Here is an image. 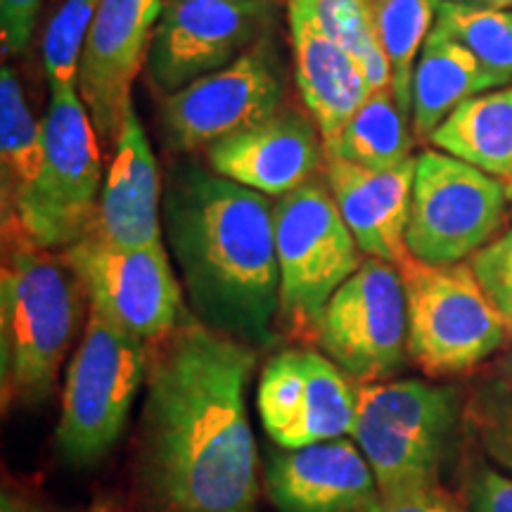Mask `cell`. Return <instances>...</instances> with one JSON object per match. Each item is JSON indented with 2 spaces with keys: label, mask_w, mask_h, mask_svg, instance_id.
I'll return each mask as SVG.
<instances>
[{
  "label": "cell",
  "mask_w": 512,
  "mask_h": 512,
  "mask_svg": "<svg viewBox=\"0 0 512 512\" xmlns=\"http://www.w3.org/2000/svg\"><path fill=\"white\" fill-rule=\"evenodd\" d=\"M256 349L195 318L150 347L140 413L136 512H256L247 413Z\"/></svg>",
  "instance_id": "1"
},
{
  "label": "cell",
  "mask_w": 512,
  "mask_h": 512,
  "mask_svg": "<svg viewBox=\"0 0 512 512\" xmlns=\"http://www.w3.org/2000/svg\"><path fill=\"white\" fill-rule=\"evenodd\" d=\"M162 216L197 320L254 349L271 347L280 271L266 195L200 166H176Z\"/></svg>",
  "instance_id": "2"
},
{
  "label": "cell",
  "mask_w": 512,
  "mask_h": 512,
  "mask_svg": "<svg viewBox=\"0 0 512 512\" xmlns=\"http://www.w3.org/2000/svg\"><path fill=\"white\" fill-rule=\"evenodd\" d=\"M0 275V380L5 406H38L53 394L81 318L83 287L64 256L5 226Z\"/></svg>",
  "instance_id": "3"
},
{
  "label": "cell",
  "mask_w": 512,
  "mask_h": 512,
  "mask_svg": "<svg viewBox=\"0 0 512 512\" xmlns=\"http://www.w3.org/2000/svg\"><path fill=\"white\" fill-rule=\"evenodd\" d=\"M460 420V396L422 380L356 382L351 439L373 467L382 498L418 494L439 484Z\"/></svg>",
  "instance_id": "4"
},
{
  "label": "cell",
  "mask_w": 512,
  "mask_h": 512,
  "mask_svg": "<svg viewBox=\"0 0 512 512\" xmlns=\"http://www.w3.org/2000/svg\"><path fill=\"white\" fill-rule=\"evenodd\" d=\"M41 124V169L34 183L8 204L10 221L5 226L53 252L76 245L91 228L102 190V157L79 88H50Z\"/></svg>",
  "instance_id": "5"
},
{
  "label": "cell",
  "mask_w": 512,
  "mask_h": 512,
  "mask_svg": "<svg viewBox=\"0 0 512 512\" xmlns=\"http://www.w3.org/2000/svg\"><path fill=\"white\" fill-rule=\"evenodd\" d=\"M408 302V356L422 373L451 377L482 366L512 335V318L479 283L472 264L399 266Z\"/></svg>",
  "instance_id": "6"
},
{
  "label": "cell",
  "mask_w": 512,
  "mask_h": 512,
  "mask_svg": "<svg viewBox=\"0 0 512 512\" xmlns=\"http://www.w3.org/2000/svg\"><path fill=\"white\" fill-rule=\"evenodd\" d=\"M150 347L88 306L83 339L67 368L57 448L69 463L93 465L124 432L147 380Z\"/></svg>",
  "instance_id": "7"
},
{
  "label": "cell",
  "mask_w": 512,
  "mask_h": 512,
  "mask_svg": "<svg viewBox=\"0 0 512 512\" xmlns=\"http://www.w3.org/2000/svg\"><path fill=\"white\" fill-rule=\"evenodd\" d=\"M280 271V323L292 335L316 337L318 320L339 287L363 264V252L330 188L306 183L273 204Z\"/></svg>",
  "instance_id": "8"
},
{
  "label": "cell",
  "mask_w": 512,
  "mask_h": 512,
  "mask_svg": "<svg viewBox=\"0 0 512 512\" xmlns=\"http://www.w3.org/2000/svg\"><path fill=\"white\" fill-rule=\"evenodd\" d=\"M508 190L446 152L415 157L406 247L422 264H460L489 245L508 209Z\"/></svg>",
  "instance_id": "9"
},
{
  "label": "cell",
  "mask_w": 512,
  "mask_h": 512,
  "mask_svg": "<svg viewBox=\"0 0 512 512\" xmlns=\"http://www.w3.org/2000/svg\"><path fill=\"white\" fill-rule=\"evenodd\" d=\"M316 339L358 384L384 382L408 361V302L399 266L368 256L325 306Z\"/></svg>",
  "instance_id": "10"
},
{
  "label": "cell",
  "mask_w": 512,
  "mask_h": 512,
  "mask_svg": "<svg viewBox=\"0 0 512 512\" xmlns=\"http://www.w3.org/2000/svg\"><path fill=\"white\" fill-rule=\"evenodd\" d=\"M285 72L271 36L219 72L164 95L159 117L166 143L195 152L283 112Z\"/></svg>",
  "instance_id": "11"
},
{
  "label": "cell",
  "mask_w": 512,
  "mask_h": 512,
  "mask_svg": "<svg viewBox=\"0 0 512 512\" xmlns=\"http://www.w3.org/2000/svg\"><path fill=\"white\" fill-rule=\"evenodd\" d=\"M275 19L278 0H164L147 76L159 93L181 91L271 36Z\"/></svg>",
  "instance_id": "12"
},
{
  "label": "cell",
  "mask_w": 512,
  "mask_h": 512,
  "mask_svg": "<svg viewBox=\"0 0 512 512\" xmlns=\"http://www.w3.org/2000/svg\"><path fill=\"white\" fill-rule=\"evenodd\" d=\"M64 261L79 278L88 306L147 347L164 342L181 325V285L164 242L126 249L86 235L64 249Z\"/></svg>",
  "instance_id": "13"
},
{
  "label": "cell",
  "mask_w": 512,
  "mask_h": 512,
  "mask_svg": "<svg viewBox=\"0 0 512 512\" xmlns=\"http://www.w3.org/2000/svg\"><path fill=\"white\" fill-rule=\"evenodd\" d=\"M256 411L280 448L342 439L354 434L356 384L325 354L283 349L261 370Z\"/></svg>",
  "instance_id": "14"
},
{
  "label": "cell",
  "mask_w": 512,
  "mask_h": 512,
  "mask_svg": "<svg viewBox=\"0 0 512 512\" xmlns=\"http://www.w3.org/2000/svg\"><path fill=\"white\" fill-rule=\"evenodd\" d=\"M164 0H102L79 62V95L98 133L100 147L114 150L131 112V91L152 38Z\"/></svg>",
  "instance_id": "15"
},
{
  "label": "cell",
  "mask_w": 512,
  "mask_h": 512,
  "mask_svg": "<svg viewBox=\"0 0 512 512\" xmlns=\"http://www.w3.org/2000/svg\"><path fill=\"white\" fill-rule=\"evenodd\" d=\"M214 174L261 195L283 197L311 183L325 164L316 121L299 112H278L207 147Z\"/></svg>",
  "instance_id": "16"
},
{
  "label": "cell",
  "mask_w": 512,
  "mask_h": 512,
  "mask_svg": "<svg viewBox=\"0 0 512 512\" xmlns=\"http://www.w3.org/2000/svg\"><path fill=\"white\" fill-rule=\"evenodd\" d=\"M266 489L280 512H366L380 498L373 467L347 437L273 453Z\"/></svg>",
  "instance_id": "17"
},
{
  "label": "cell",
  "mask_w": 512,
  "mask_h": 512,
  "mask_svg": "<svg viewBox=\"0 0 512 512\" xmlns=\"http://www.w3.org/2000/svg\"><path fill=\"white\" fill-rule=\"evenodd\" d=\"M159 197H162V183H159L155 152L140 124L136 107H131L114 143L98 209L86 235L105 245L126 249L159 245L162 242Z\"/></svg>",
  "instance_id": "18"
},
{
  "label": "cell",
  "mask_w": 512,
  "mask_h": 512,
  "mask_svg": "<svg viewBox=\"0 0 512 512\" xmlns=\"http://www.w3.org/2000/svg\"><path fill=\"white\" fill-rule=\"evenodd\" d=\"M325 178L361 252L401 266L411 256L406 228L411 216L415 157L389 171L325 157Z\"/></svg>",
  "instance_id": "19"
},
{
  "label": "cell",
  "mask_w": 512,
  "mask_h": 512,
  "mask_svg": "<svg viewBox=\"0 0 512 512\" xmlns=\"http://www.w3.org/2000/svg\"><path fill=\"white\" fill-rule=\"evenodd\" d=\"M290 31L297 86L328 155L368 98L370 86L356 57L320 27L309 0H290Z\"/></svg>",
  "instance_id": "20"
},
{
  "label": "cell",
  "mask_w": 512,
  "mask_h": 512,
  "mask_svg": "<svg viewBox=\"0 0 512 512\" xmlns=\"http://www.w3.org/2000/svg\"><path fill=\"white\" fill-rule=\"evenodd\" d=\"M494 88L496 81L477 57L434 22L413 72L415 138L430 140L458 105Z\"/></svg>",
  "instance_id": "21"
},
{
  "label": "cell",
  "mask_w": 512,
  "mask_h": 512,
  "mask_svg": "<svg viewBox=\"0 0 512 512\" xmlns=\"http://www.w3.org/2000/svg\"><path fill=\"white\" fill-rule=\"evenodd\" d=\"M430 143L501 181L512 202V86L465 100Z\"/></svg>",
  "instance_id": "22"
},
{
  "label": "cell",
  "mask_w": 512,
  "mask_h": 512,
  "mask_svg": "<svg viewBox=\"0 0 512 512\" xmlns=\"http://www.w3.org/2000/svg\"><path fill=\"white\" fill-rule=\"evenodd\" d=\"M413 121L396 102L394 88L370 91L325 157L347 159L375 171H389L413 159Z\"/></svg>",
  "instance_id": "23"
},
{
  "label": "cell",
  "mask_w": 512,
  "mask_h": 512,
  "mask_svg": "<svg viewBox=\"0 0 512 512\" xmlns=\"http://www.w3.org/2000/svg\"><path fill=\"white\" fill-rule=\"evenodd\" d=\"M377 41L392 69V88L413 121V72L437 22L439 0H368Z\"/></svg>",
  "instance_id": "24"
},
{
  "label": "cell",
  "mask_w": 512,
  "mask_h": 512,
  "mask_svg": "<svg viewBox=\"0 0 512 512\" xmlns=\"http://www.w3.org/2000/svg\"><path fill=\"white\" fill-rule=\"evenodd\" d=\"M0 159L5 207L34 183L43 162V124L31 114L15 67L0 72Z\"/></svg>",
  "instance_id": "25"
},
{
  "label": "cell",
  "mask_w": 512,
  "mask_h": 512,
  "mask_svg": "<svg viewBox=\"0 0 512 512\" xmlns=\"http://www.w3.org/2000/svg\"><path fill=\"white\" fill-rule=\"evenodd\" d=\"M437 24L477 57L498 88L512 83V12L479 0H439Z\"/></svg>",
  "instance_id": "26"
},
{
  "label": "cell",
  "mask_w": 512,
  "mask_h": 512,
  "mask_svg": "<svg viewBox=\"0 0 512 512\" xmlns=\"http://www.w3.org/2000/svg\"><path fill=\"white\" fill-rule=\"evenodd\" d=\"M320 27L335 36L361 64L370 91L392 86V69L377 41L368 0H309Z\"/></svg>",
  "instance_id": "27"
},
{
  "label": "cell",
  "mask_w": 512,
  "mask_h": 512,
  "mask_svg": "<svg viewBox=\"0 0 512 512\" xmlns=\"http://www.w3.org/2000/svg\"><path fill=\"white\" fill-rule=\"evenodd\" d=\"M102 0H64L43 38V67L50 88H67L79 81V62L88 31Z\"/></svg>",
  "instance_id": "28"
},
{
  "label": "cell",
  "mask_w": 512,
  "mask_h": 512,
  "mask_svg": "<svg viewBox=\"0 0 512 512\" xmlns=\"http://www.w3.org/2000/svg\"><path fill=\"white\" fill-rule=\"evenodd\" d=\"M467 413L486 456L512 472V375L482 384Z\"/></svg>",
  "instance_id": "29"
},
{
  "label": "cell",
  "mask_w": 512,
  "mask_h": 512,
  "mask_svg": "<svg viewBox=\"0 0 512 512\" xmlns=\"http://www.w3.org/2000/svg\"><path fill=\"white\" fill-rule=\"evenodd\" d=\"M479 283L512 318V228L472 256Z\"/></svg>",
  "instance_id": "30"
},
{
  "label": "cell",
  "mask_w": 512,
  "mask_h": 512,
  "mask_svg": "<svg viewBox=\"0 0 512 512\" xmlns=\"http://www.w3.org/2000/svg\"><path fill=\"white\" fill-rule=\"evenodd\" d=\"M465 501L470 512H512V477L477 465L467 472Z\"/></svg>",
  "instance_id": "31"
},
{
  "label": "cell",
  "mask_w": 512,
  "mask_h": 512,
  "mask_svg": "<svg viewBox=\"0 0 512 512\" xmlns=\"http://www.w3.org/2000/svg\"><path fill=\"white\" fill-rule=\"evenodd\" d=\"M43 0H0V36L3 53H22L31 41Z\"/></svg>",
  "instance_id": "32"
},
{
  "label": "cell",
  "mask_w": 512,
  "mask_h": 512,
  "mask_svg": "<svg viewBox=\"0 0 512 512\" xmlns=\"http://www.w3.org/2000/svg\"><path fill=\"white\" fill-rule=\"evenodd\" d=\"M366 512H470L460 505L451 494H446L444 486L418 491V494L377 498Z\"/></svg>",
  "instance_id": "33"
},
{
  "label": "cell",
  "mask_w": 512,
  "mask_h": 512,
  "mask_svg": "<svg viewBox=\"0 0 512 512\" xmlns=\"http://www.w3.org/2000/svg\"><path fill=\"white\" fill-rule=\"evenodd\" d=\"M88 512H119V505L112 501V498H100V501H95L91 505V510Z\"/></svg>",
  "instance_id": "34"
},
{
  "label": "cell",
  "mask_w": 512,
  "mask_h": 512,
  "mask_svg": "<svg viewBox=\"0 0 512 512\" xmlns=\"http://www.w3.org/2000/svg\"><path fill=\"white\" fill-rule=\"evenodd\" d=\"M3 512H38V510H29L27 505H19L15 498L5 496L3 498Z\"/></svg>",
  "instance_id": "35"
},
{
  "label": "cell",
  "mask_w": 512,
  "mask_h": 512,
  "mask_svg": "<svg viewBox=\"0 0 512 512\" xmlns=\"http://www.w3.org/2000/svg\"><path fill=\"white\" fill-rule=\"evenodd\" d=\"M479 3H486V5H494V8L508 10L512 5V0H479Z\"/></svg>",
  "instance_id": "36"
},
{
  "label": "cell",
  "mask_w": 512,
  "mask_h": 512,
  "mask_svg": "<svg viewBox=\"0 0 512 512\" xmlns=\"http://www.w3.org/2000/svg\"><path fill=\"white\" fill-rule=\"evenodd\" d=\"M503 370H505V375H512V351H510L508 361H505V366H503Z\"/></svg>",
  "instance_id": "37"
}]
</instances>
